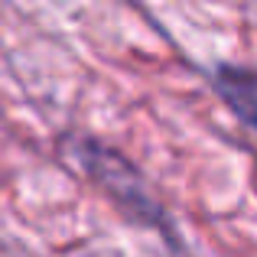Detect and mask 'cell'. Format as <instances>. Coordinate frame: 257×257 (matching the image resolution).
<instances>
[{
	"label": "cell",
	"mask_w": 257,
	"mask_h": 257,
	"mask_svg": "<svg viewBox=\"0 0 257 257\" xmlns=\"http://www.w3.org/2000/svg\"><path fill=\"white\" fill-rule=\"evenodd\" d=\"M75 150H78L82 166L94 176V179H98V186L107 189V195L124 208V215H131V218L140 221V225L166 228L163 208H160L157 199L147 192V182L140 179L137 170H134L124 157L111 153L107 147L94 144V140H78Z\"/></svg>",
	"instance_id": "1"
},
{
	"label": "cell",
	"mask_w": 257,
	"mask_h": 257,
	"mask_svg": "<svg viewBox=\"0 0 257 257\" xmlns=\"http://www.w3.org/2000/svg\"><path fill=\"white\" fill-rule=\"evenodd\" d=\"M212 88L225 107L241 120L244 131L257 127V75L247 65H234V62H218L212 69Z\"/></svg>",
	"instance_id": "2"
}]
</instances>
